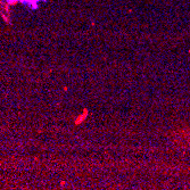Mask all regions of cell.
I'll return each mask as SVG.
<instances>
[{
	"instance_id": "2",
	"label": "cell",
	"mask_w": 190,
	"mask_h": 190,
	"mask_svg": "<svg viewBox=\"0 0 190 190\" xmlns=\"http://www.w3.org/2000/svg\"><path fill=\"white\" fill-rule=\"evenodd\" d=\"M18 1H20V0H7V4H8L9 6H14V5L17 4Z\"/></svg>"
},
{
	"instance_id": "1",
	"label": "cell",
	"mask_w": 190,
	"mask_h": 190,
	"mask_svg": "<svg viewBox=\"0 0 190 190\" xmlns=\"http://www.w3.org/2000/svg\"><path fill=\"white\" fill-rule=\"evenodd\" d=\"M88 116H89V109H88V108H84L83 112L81 113L80 115H78V117H76L75 121H74V124H75V125H80V124H82L83 122L87 120Z\"/></svg>"
},
{
	"instance_id": "3",
	"label": "cell",
	"mask_w": 190,
	"mask_h": 190,
	"mask_svg": "<svg viewBox=\"0 0 190 190\" xmlns=\"http://www.w3.org/2000/svg\"><path fill=\"white\" fill-rule=\"evenodd\" d=\"M65 184H66V182H65V181H62V182H61V186H62V187H64Z\"/></svg>"
}]
</instances>
